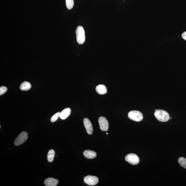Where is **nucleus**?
I'll list each match as a JSON object with an SVG mask.
<instances>
[{"mask_svg":"<svg viewBox=\"0 0 186 186\" xmlns=\"http://www.w3.org/2000/svg\"><path fill=\"white\" fill-rule=\"evenodd\" d=\"M154 116L160 122H167L170 118L168 112L163 110H156L154 112Z\"/></svg>","mask_w":186,"mask_h":186,"instance_id":"1","label":"nucleus"},{"mask_svg":"<svg viewBox=\"0 0 186 186\" xmlns=\"http://www.w3.org/2000/svg\"><path fill=\"white\" fill-rule=\"evenodd\" d=\"M55 152L53 149H51L48 152L47 154V159L48 162H51L53 161Z\"/></svg>","mask_w":186,"mask_h":186,"instance_id":"14","label":"nucleus"},{"mask_svg":"<svg viewBox=\"0 0 186 186\" xmlns=\"http://www.w3.org/2000/svg\"><path fill=\"white\" fill-rule=\"evenodd\" d=\"M178 162L182 167L186 169V159L182 157H180L178 159Z\"/></svg>","mask_w":186,"mask_h":186,"instance_id":"15","label":"nucleus"},{"mask_svg":"<svg viewBox=\"0 0 186 186\" xmlns=\"http://www.w3.org/2000/svg\"><path fill=\"white\" fill-rule=\"evenodd\" d=\"M84 156L88 159H93L95 158L97 154L95 152L91 150H86L83 152Z\"/></svg>","mask_w":186,"mask_h":186,"instance_id":"11","label":"nucleus"},{"mask_svg":"<svg viewBox=\"0 0 186 186\" xmlns=\"http://www.w3.org/2000/svg\"><path fill=\"white\" fill-rule=\"evenodd\" d=\"M128 116L130 119L136 122H140L143 119V114L141 112L136 110H133L129 112Z\"/></svg>","mask_w":186,"mask_h":186,"instance_id":"3","label":"nucleus"},{"mask_svg":"<svg viewBox=\"0 0 186 186\" xmlns=\"http://www.w3.org/2000/svg\"><path fill=\"white\" fill-rule=\"evenodd\" d=\"M32 87V85L30 82L25 81L20 85V89L22 91H28L30 90Z\"/></svg>","mask_w":186,"mask_h":186,"instance_id":"13","label":"nucleus"},{"mask_svg":"<svg viewBox=\"0 0 186 186\" xmlns=\"http://www.w3.org/2000/svg\"><path fill=\"white\" fill-rule=\"evenodd\" d=\"M96 92L100 94H104L107 92V89L105 85H99L97 86L96 88Z\"/></svg>","mask_w":186,"mask_h":186,"instance_id":"12","label":"nucleus"},{"mask_svg":"<svg viewBox=\"0 0 186 186\" xmlns=\"http://www.w3.org/2000/svg\"><path fill=\"white\" fill-rule=\"evenodd\" d=\"M85 183L87 185L94 186L97 184L99 182L98 178L96 176L88 175L84 178Z\"/></svg>","mask_w":186,"mask_h":186,"instance_id":"6","label":"nucleus"},{"mask_svg":"<svg viewBox=\"0 0 186 186\" xmlns=\"http://www.w3.org/2000/svg\"><path fill=\"white\" fill-rule=\"evenodd\" d=\"M84 124L87 133L89 135H92L93 133V129L91 121L88 118H85L84 119Z\"/></svg>","mask_w":186,"mask_h":186,"instance_id":"8","label":"nucleus"},{"mask_svg":"<svg viewBox=\"0 0 186 186\" xmlns=\"http://www.w3.org/2000/svg\"><path fill=\"white\" fill-rule=\"evenodd\" d=\"M7 88L5 86H2L0 88V96L3 95L7 92Z\"/></svg>","mask_w":186,"mask_h":186,"instance_id":"18","label":"nucleus"},{"mask_svg":"<svg viewBox=\"0 0 186 186\" xmlns=\"http://www.w3.org/2000/svg\"><path fill=\"white\" fill-rule=\"evenodd\" d=\"M28 137V133L26 132H23L17 137L14 141L15 146H20L26 141Z\"/></svg>","mask_w":186,"mask_h":186,"instance_id":"5","label":"nucleus"},{"mask_svg":"<svg viewBox=\"0 0 186 186\" xmlns=\"http://www.w3.org/2000/svg\"><path fill=\"white\" fill-rule=\"evenodd\" d=\"M100 129L102 131H106L108 129V123L106 118L103 117H99L98 120Z\"/></svg>","mask_w":186,"mask_h":186,"instance_id":"7","label":"nucleus"},{"mask_svg":"<svg viewBox=\"0 0 186 186\" xmlns=\"http://www.w3.org/2000/svg\"><path fill=\"white\" fill-rule=\"evenodd\" d=\"M126 161L129 162L133 165H136L140 162V159L139 156L134 154H130L125 156Z\"/></svg>","mask_w":186,"mask_h":186,"instance_id":"4","label":"nucleus"},{"mask_svg":"<svg viewBox=\"0 0 186 186\" xmlns=\"http://www.w3.org/2000/svg\"><path fill=\"white\" fill-rule=\"evenodd\" d=\"M66 5L67 8L70 10L73 8L74 6V1L73 0H66Z\"/></svg>","mask_w":186,"mask_h":186,"instance_id":"16","label":"nucleus"},{"mask_svg":"<svg viewBox=\"0 0 186 186\" xmlns=\"http://www.w3.org/2000/svg\"><path fill=\"white\" fill-rule=\"evenodd\" d=\"M71 112V110L70 108H66L60 113L59 117L62 120H65L70 115Z\"/></svg>","mask_w":186,"mask_h":186,"instance_id":"10","label":"nucleus"},{"mask_svg":"<svg viewBox=\"0 0 186 186\" xmlns=\"http://www.w3.org/2000/svg\"><path fill=\"white\" fill-rule=\"evenodd\" d=\"M182 36L183 39L186 40V32H184Z\"/></svg>","mask_w":186,"mask_h":186,"instance_id":"19","label":"nucleus"},{"mask_svg":"<svg viewBox=\"0 0 186 186\" xmlns=\"http://www.w3.org/2000/svg\"><path fill=\"white\" fill-rule=\"evenodd\" d=\"M75 33L78 43L79 44H84L85 40V30L83 27L81 26L78 27Z\"/></svg>","mask_w":186,"mask_h":186,"instance_id":"2","label":"nucleus"},{"mask_svg":"<svg viewBox=\"0 0 186 186\" xmlns=\"http://www.w3.org/2000/svg\"><path fill=\"white\" fill-rule=\"evenodd\" d=\"M58 183V180L52 178H47L44 181V185L46 186H56Z\"/></svg>","mask_w":186,"mask_h":186,"instance_id":"9","label":"nucleus"},{"mask_svg":"<svg viewBox=\"0 0 186 186\" xmlns=\"http://www.w3.org/2000/svg\"><path fill=\"white\" fill-rule=\"evenodd\" d=\"M106 134H108V133H106Z\"/></svg>","mask_w":186,"mask_h":186,"instance_id":"20","label":"nucleus"},{"mask_svg":"<svg viewBox=\"0 0 186 186\" xmlns=\"http://www.w3.org/2000/svg\"><path fill=\"white\" fill-rule=\"evenodd\" d=\"M60 113H61V112H58L53 115V117H52L51 119V121L52 122V123H54V122H55L57 120L58 118L59 117Z\"/></svg>","mask_w":186,"mask_h":186,"instance_id":"17","label":"nucleus"}]
</instances>
